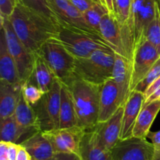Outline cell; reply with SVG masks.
Returning a JSON list of instances; mask_svg holds the SVG:
<instances>
[{"label":"cell","instance_id":"cell-1","mask_svg":"<svg viewBox=\"0 0 160 160\" xmlns=\"http://www.w3.org/2000/svg\"><path fill=\"white\" fill-rule=\"evenodd\" d=\"M16 35L29 52L35 54L49 39L57 37L59 28L20 3L9 17Z\"/></svg>","mask_w":160,"mask_h":160},{"label":"cell","instance_id":"cell-2","mask_svg":"<svg viewBox=\"0 0 160 160\" xmlns=\"http://www.w3.org/2000/svg\"><path fill=\"white\" fill-rule=\"evenodd\" d=\"M76 108L78 126L85 130H92L98 123L100 106V85L85 81L76 75L69 84Z\"/></svg>","mask_w":160,"mask_h":160},{"label":"cell","instance_id":"cell-3","mask_svg":"<svg viewBox=\"0 0 160 160\" xmlns=\"http://www.w3.org/2000/svg\"><path fill=\"white\" fill-rule=\"evenodd\" d=\"M115 52L104 49L94 52L86 58H76L75 75L79 78L100 85L112 79Z\"/></svg>","mask_w":160,"mask_h":160},{"label":"cell","instance_id":"cell-4","mask_svg":"<svg viewBox=\"0 0 160 160\" xmlns=\"http://www.w3.org/2000/svg\"><path fill=\"white\" fill-rule=\"evenodd\" d=\"M56 78L63 85H67L76 76V58L64 47L56 38L47 41L38 50Z\"/></svg>","mask_w":160,"mask_h":160},{"label":"cell","instance_id":"cell-5","mask_svg":"<svg viewBox=\"0 0 160 160\" xmlns=\"http://www.w3.org/2000/svg\"><path fill=\"white\" fill-rule=\"evenodd\" d=\"M56 39L75 58H86L99 50H112L99 35L61 26Z\"/></svg>","mask_w":160,"mask_h":160},{"label":"cell","instance_id":"cell-6","mask_svg":"<svg viewBox=\"0 0 160 160\" xmlns=\"http://www.w3.org/2000/svg\"><path fill=\"white\" fill-rule=\"evenodd\" d=\"M0 19L1 29H2L5 33L8 49L17 65L20 82L23 85L29 82L33 75L35 54L28 51V49L20 42L12 28L9 17L0 16Z\"/></svg>","mask_w":160,"mask_h":160},{"label":"cell","instance_id":"cell-7","mask_svg":"<svg viewBox=\"0 0 160 160\" xmlns=\"http://www.w3.org/2000/svg\"><path fill=\"white\" fill-rule=\"evenodd\" d=\"M61 89L62 83L56 79L52 88L33 106L40 131L48 132L59 128Z\"/></svg>","mask_w":160,"mask_h":160},{"label":"cell","instance_id":"cell-8","mask_svg":"<svg viewBox=\"0 0 160 160\" xmlns=\"http://www.w3.org/2000/svg\"><path fill=\"white\" fill-rule=\"evenodd\" d=\"M160 58V54L154 45H152L145 37L135 45L131 61V91L145 78L150 69Z\"/></svg>","mask_w":160,"mask_h":160},{"label":"cell","instance_id":"cell-9","mask_svg":"<svg viewBox=\"0 0 160 160\" xmlns=\"http://www.w3.org/2000/svg\"><path fill=\"white\" fill-rule=\"evenodd\" d=\"M111 152L112 160H153L155 148L146 139L131 137L119 141Z\"/></svg>","mask_w":160,"mask_h":160},{"label":"cell","instance_id":"cell-10","mask_svg":"<svg viewBox=\"0 0 160 160\" xmlns=\"http://www.w3.org/2000/svg\"><path fill=\"white\" fill-rule=\"evenodd\" d=\"M86 130L79 126L43 132L56 153L79 154L80 144Z\"/></svg>","mask_w":160,"mask_h":160},{"label":"cell","instance_id":"cell-11","mask_svg":"<svg viewBox=\"0 0 160 160\" xmlns=\"http://www.w3.org/2000/svg\"><path fill=\"white\" fill-rule=\"evenodd\" d=\"M157 0H131V23L134 33L135 45L144 38L145 30L156 16Z\"/></svg>","mask_w":160,"mask_h":160},{"label":"cell","instance_id":"cell-12","mask_svg":"<svg viewBox=\"0 0 160 160\" xmlns=\"http://www.w3.org/2000/svg\"><path fill=\"white\" fill-rule=\"evenodd\" d=\"M48 2L50 7L57 16L61 26L99 35L86 24L82 13L80 12L70 0H48Z\"/></svg>","mask_w":160,"mask_h":160},{"label":"cell","instance_id":"cell-13","mask_svg":"<svg viewBox=\"0 0 160 160\" xmlns=\"http://www.w3.org/2000/svg\"><path fill=\"white\" fill-rule=\"evenodd\" d=\"M123 115V106H122L110 119L106 122H99L93 128L98 143L106 150L112 151L120 141Z\"/></svg>","mask_w":160,"mask_h":160},{"label":"cell","instance_id":"cell-14","mask_svg":"<svg viewBox=\"0 0 160 160\" xmlns=\"http://www.w3.org/2000/svg\"><path fill=\"white\" fill-rule=\"evenodd\" d=\"M122 107L120 89L113 79H109L101 85L98 123L110 119Z\"/></svg>","mask_w":160,"mask_h":160},{"label":"cell","instance_id":"cell-15","mask_svg":"<svg viewBox=\"0 0 160 160\" xmlns=\"http://www.w3.org/2000/svg\"><path fill=\"white\" fill-rule=\"evenodd\" d=\"M145 102L144 93L139 91L131 92L129 98L123 105V115L120 141L133 137V130L136 121Z\"/></svg>","mask_w":160,"mask_h":160},{"label":"cell","instance_id":"cell-16","mask_svg":"<svg viewBox=\"0 0 160 160\" xmlns=\"http://www.w3.org/2000/svg\"><path fill=\"white\" fill-rule=\"evenodd\" d=\"M99 33L116 53L127 58L123 32L115 16L110 13L104 16L100 23Z\"/></svg>","mask_w":160,"mask_h":160},{"label":"cell","instance_id":"cell-17","mask_svg":"<svg viewBox=\"0 0 160 160\" xmlns=\"http://www.w3.org/2000/svg\"><path fill=\"white\" fill-rule=\"evenodd\" d=\"M112 79L115 81L120 89V100L122 106H123L131 93V61L116 53Z\"/></svg>","mask_w":160,"mask_h":160},{"label":"cell","instance_id":"cell-18","mask_svg":"<svg viewBox=\"0 0 160 160\" xmlns=\"http://www.w3.org/2000/svg\"><path fill=\"white\" fill-rule=\"evenodd\" d=\"M32 160H52L55 152L51 143L43 132L38 131L20 143Z\"/></svg>","mask_w":160,"mask_h":160},{"label":"cell","instance_id":"cell-19","mask_svg":"<svg viewBox=\"0 0 160 160\" xmlns=\"http://www.w3.org/2000/svg\"><path fill=\"white\" fill-rule=\"evenodd\" d=\"M79 155L82 160H112V152L99 145L93 129L84 132L80 144Z\"/></svg>","mask_w":160,"mask_h":160},{"label":"cell","instance_id":"cell-20","mask_svg":"<svg viewBox=\"0 0 160 160\" xmlns=\"http://www.w3.org/2000/svg\"><path fill=\"white\" fill-rule=\"evenodd\" d=\"M0 78L2 81L10 84H22L19 78L15 61L8 49L6 36L2 29H1L0 34Z\"/></svg>","mask_w":160,"mask_h":160},{"label":"cell","instance_id":"cell-21","mask_svg":"<svg viewBox=\"0 0 160 160\" xmlns=\"http://www.w3.org/2000/svg\"><path fill=\"white\" fill-rule=\"evenodd\" d=\"M23 85H12L0 80V119L14 115Z\"/></svg>","mask_w":160,"mask_h":160},{"label":"cell","instance_id":"cell-22","mask_svg":"<svg viewBox=\"0 0 160 160\" xmlns=\"http://www.w3.org/2000/svg\"><path fill=\"white\" fill-rule=\"evenodd\" d=\"M159 111L160 100H155L143 105L133 130V137L146 139Z\"/></svg>","mask_w":160,"mask_h":160},{"label":"cell","instance_id":"cell-23","mask_svg":"<svg viewBox=\"0 0 160 160\" xmlns=\"http://www.w3.org/2000/svg\"><path fill=\"white\" fill-rule=\"evenodd\" d=\"M56 79L57 78L45 60L38 53H35L33 75L28 83L36 85L43 92V93H45L52 88Z\"/></svg>","mask_w":160,"mask_h":160},{"label":"cell","instance_id":"cell-24","mask_svg":"<svg viewBox=\"0 0 160 160\" xmlns=\"http://www.w3.org/2000/svg\"><path fill=\"white\" fill-rule=\"evenodd\" d=\"M39 130L25 128L19 125L14 115L6 119H0V135L1 141L20 144L19 140L25 136L26 139Z\"/></svg>","mask_w":160,"mask_h":160},{"label":"cell","instance_id":"cell-25","mask_svg":"<svg viewBox=\"0 0 160 160\" xmlns=\"http://www.w3.org/2000/svg\"><path fill=\"white\" fill-rule=\"evenodd\" d=\"M78 126V116L76 108L70 90L62 83L61 89L59 128H70Z\"/></svg>","mask_w":160,"mask_h":160},{"label":"cell","instance_id":"cell-26","mask_svg":"<svg viewBox=\"0 0 160 160\" xmlns=\"http://www.w3.org/2000/svg\"><path fill=\"white\" fill-rule=\"evenodd\" d=\"M13 115L19 125L21 126L39 130L34 108L25 100L22 92L20 93Z\"/></svg>","mask_w":160,"mask_h":160},{"label":"cell","instance_id":"cell-27","mask_svg":"<svg viewBox=\"0 0 160 160\" xmlns=\"http://www.w3.org/2000/svg\"><path fill=\"white\" fill-rule=\"evenodd\" d=\"M16 2L29 9L30 10L42 16L43 18L46 19L60 28L61 25L59 19L50 7L48 0H16Z\"/></svg>","mask_w":160,"mask_h":160},{"label":"cell","instance_id":"cell-28","mask_svg":"<svg viewBox=\"0 0 160 160\" xmlns=\"http://www.w3.org/2000/svg\"><path fill=\"white\" fill-rule=\"evenodd\" d=\"M107 13H109L108 11V9H106V6L101 2L98 1L91 9L86 11L85 13H83V17H84L86 24L93 31H95L97 34H98L100 35V23H101L102 20L104 17V16L106 15Z\"/></svg>","mask_w":160,"mask_h":160},{"label":"cell","instance_id":"cell-29","mask_svg":"<svg viewBox=\"0 0 160 160\" xmlns=\"http://www.w3.org/2000/svg\"><path fill=\"white\" fill-rule=\"evenodd\" d=\"M144 37L156 47L160 54V6H157L156 16L145 30Z\"/></svg>","mask_w":160,"mask_h":160},{"label":"cell","instance_id":"cell-30","mask_svg":"<svg viewBox=\"0 0 160 160\" xmlns=\"http://www.w3.org/2000/svg\"><path fill=\"white\" fill-rule=\"evenodd\" d=\"M21 92L25 100L31 106L35 105L44 95L43 92L36 85L31 83H27L23 84L22 86Z\"/></svg>","mask_w":160,"mask_h":160},{"label":"cell","instance_id":"cell-31","mask_svg":"<svg viewBox=\"0 0 160 160\" xmlns=\"http://www.w3.org/2000/svg\"><path fill=\"white\" fill-rule=\"evenodd\" d=\"M159 77H160V58L156 61L153 67L150 69V71L147 73L145 78L138 84L134 90L139 91V92L144 93L147 88L149 86V85L152 83H153L155 80L157 79Z\"/></svg>","mask_w":160,"mask_h":160},{"label":"cell","instance_id":"cell-32","mask_svg":"<svg viewBox=\"0 0 160 160\" xmlns=\"http://www.w3.org/2000/svg\"><path fill=\"white\" fill-rule=\"evenodd\" d=\"M16 4L15 0H0V16L9 18L13 13Z\"/></svg>","mask_w":160,"mask_h":160},{"label":"cell","instance_id":"cell-33","mask_svg":"<svg viewBox=\"0 0 160 160\" xmlns=\"http://www.w3.org/2000/svg\"><path fill=\"white\" fill-rule=\"evenodd\" d=\"M70 1L80 12L84 13L91 9L99 0H70Z\"/></svg>","mask_w":160,"mask_h":160},{"label":"cell","instance_id":"cell-34","mask_svg":"<svg viewBox=\"0 0 160 160\" xmlns=\"http://www.w3.org/2000/svg\"><path fill=\"white\" fill-rule=\"evenodd\" d=\"M52 160H82L79 154L56 153Z\"/></svg>","mask_w":160,"mask_h":160},{"label":"cell","instance_id":"cell-35","mask_svg":"<svg viewBox=\"0 0 160 160\" xmlns=\"http://www.w3.org/2000/svg\"><path fill=\"white\" fill-rule=\"evenodd\" d=\"M20 144L15 143H9L8 144L7 158L8 160H16L17 153H18Z\"/></svg>","mask_w":160,"mask_h":160},{"label":"cell","instance_id":"cell-36","mask_svg":"<svg viewBox=\"0 0 160 160\" xmlns=\"http://www.w3.org/2000/svg\"><path fill=\"white\" fill-rule=\"evenodd\" d=\"M148 136L152 141L155 151L160 152V130L156 132H149Z\"/></svg>","mask_w":160,"mask_h":160},{"label":"cell","instance_id":"cell-37","mask_svg":"<svg viewBox=\"0 0 160 160\" xmlns=\"http://www.w3.org/2000/svg\"><path fill=\"white\" fill-rule=\"evenodd\" d=\"M16 160H32L31 155L28 152V151L20 144V148H19L18 153H17V158Z\"/></svg>","mask_w":160,"mask_h":160},{"label":"cell","instance_id":"cell-38","mask_svg":"<svg viewBox=\"0 0 160 160\" xmlns=\"http://www.w3.org/2000/svg\"><path fill=\"white\" fill-rule=\"evenodd\" d=\"M102 3L106 9H108L110 14L115 16V9H114V0H102Z\"/></svg>","mask_w":160,"mask_h":160},{"label":"cell","instance_id":"cell-39","mask_svg":"<svg viewBox=\"0 0 160 160\" xmlns=\"http://www.w3.org/2000/svg\"><path fill=\"white\" fill-rule=\"evenodd\" d=\"M153 160H160V152H156V151H155Z\"/></svg>","mask_w":160,"mask_h":160},{"label":"cell","instance_id":"cell-40","mask_svg":"<svg viewBox=\"0 0 160 160\" xmlns=\"http://www.w3.org/2000/svg\"><path fill=\"white\" fill-rule=\"evenodd\" d=\"M158 1V3H159V6H160V0H157Z\"/></svg>","mask_w":160,"mask_h":160},{"label":"cell","instance_id":"cell-41","mask_svg":"<svg viewBox=\"0 0 160 160\" xmlns=\"http://www.w3.org/2000/svg\"><path fill=\"white\" fill-rule=\"evenodd\" d=\"M99 1H100V2H101V3H102V0H99ZM102 4H103V3H102Z\"/></svg>","mask_w":160,"mask_h":160},{"label":"cell","instance_id":"cell-42","mask_svg":"<svg viewBox=\"0 0 160 160\" xmlns=\"http://www.w3.org/2000/svg\"><path fill=\"white\" fill-rule=\"evenodd\" d=\"M15 1H16V0H15Z\"/></svg>","mask_w":160,"mask_h":160}]
</instances>
